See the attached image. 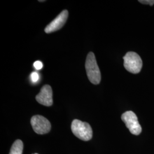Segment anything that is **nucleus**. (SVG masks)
<instances>
[{
	"label": "nucleus",
	"mask_w": 154,
	"mask_h": 154,
	"mask_svg": "<svg viewBox=\"0 0 154 154\" xmlns=\"http://www.w3.org/2000/svg\"><path fill=\"white\" fill-rule=\"evenodd\" d=\"M35 99L39 103L46 106H50L53 105V91L51 86L46 85H44L39 93Z\"/></svg>",
	"instance_id": "0eeeda50"
},
{
	"label": "nucleus",
	"mask_w": 154,
	"mask_h": 154,
	"mask_svg": "<svg viewBox=\"0 0 154 154\" xmlns=\"http://www.w3.org/2000/svg\"><path fill=\"white\" fill-rule=\"evenodd\" d=\"M69 13L67 10H64L57 16L54 20L47 25L45 29V33H50L54 32L63 26L68 18Z\"/></svg>",
	"instance_id": "423d86ee"
},
{
	"label": "nucleus",
	"mask_w": 154,
	"mask_h": 154,
	"mask_svg": "<svg viewBox=\"0 0 154 154\" xmlns=\"http://www.w3.org/2000/svg\"><path fill=\"white\" fill-rule=\"evenodd\" d=\"M30 123L33 130L37 134H45L51 130V124L44 116L38 115L33 116Z\"/></svg>",
	"instance_id": "39448f33"
},
{
	"label": "nucleus",
	"mask_w": 154,
	"mask_h": 154,
	"mask_svg": "<svg viewBox=\"0 0 154 154\" xmlns=\"http://www.w3.org/2000/svg\"><path fill=\"white\" fill-rule=\"evenodd\" d=\"M31 80L33 82L35 83L37 82L39 79L38 74L37 72H33L30 74Z\"/></svg>",
	"instance_id": "1a4fd4ad"
},
{
	"label": "nucleus",
	"mask_w": 154,
	"mask_h": 154,
	"mask_svg": "<svg viewBox=\"0 0 154 154\" xmlns=\"http://www.w3.org/2000/svg\"><path fill=\"white\" fill-rule=\"evenodd\" d=\"M85 68L89 81L94 85H98L101 80V74L93 52H90L87 55Z\"/></svg>",
	"instance_id": "f257e3e1"
},
{
	"label": "nucleus",
	"mask_w": 154,
	"mask_h": 154,
	"mask_svg": "<svg viewBox=\"0 0 154 154\" xmlns=\"http://www.w3.org/2000/svg\"><path fill=\"white\" fill-rule=\"evenodd\" d=\"M23 145L21 140H16L11 146L9 154H22Z\"/></svg>",
	"instance_id": "6e6552de"
},
{
	"label": "nucleus",
	"mask_w": 154,
	"mask_h": 154,
	"mask_svg": "<svg viewBox=\"0 0 154 154\" xmlns=\"http://www.w3.org/2000/svg\"><path fill=\"white\" fill-rule=\"evenodd\" d=\"M140 3L146 4V5H149L150 6L154 5V0H139L138 1Z\"/></svg>",
	"instance_id": "9b49d317"
},
{
	"label": "nucleus",
	"mask_w": 154,
	"mask_h": 154,
	"mask_svg": "<svg viewBox=\"0 0 154 154\" xmlns=\"http://www.w3.org/2000/svg\"></svg>",
	"instance_id": "f8f14e48"
},
{
	"label": "nucleus",
	"mask_w": 154,
	"mask_h": 154,
	"mask_svg": "<svg viewBox=\"0 0 154 154\" xmlns=\"http://www.w3.org/2000/svg\"><path fill=\"white\" fill-rule=\"evenodd\" d=\"M34 67H35V69L36 70H41L43 67V64H42V63L41 61H35L34 63Z\"/></svg>",
	"instance_id": "9d476101"
},
{
	"label": "nucleus",
	"mask_w": 154,
	"mask_h": 154,
	"mask_svg": "<svg viewBox=\"0 0 154 154\" xmlns=\"http://www.w3.org/2000/svg\"><path fill=\"white\" fill-rule=\"evenodd\" d=\"M122 120L125 123L130 132L133 135H138L142 132L138 118L136 114L131 111H128L123 113L121 116Z\"/></svg>",
	"instance_id": "20e7f679"
},
{
	"label": "nucleus",
	"mask_w": 154,
	"mask_h": 154,
	"mask_svg": "<svg viewBox=\"0 0 154 154\" xmlns=\"http://www.w3.org/2000/svg\"><path fill=\"white\" fill-rule=\"evenodd\" d=\"M72 132L77 138L84 141H88L93 137V130L87 122H83L78 119L72 122Z\"/></svg>",
	"instance_id": "f03ea898"
},
{
	"label": "nucleus",
	"mask_w": 154,
	"mask_h": 154,
	"mask_svg": "<svg viewBox=\"0 0 154 154\" xmlns=\"http://www.w3.org/2000/svg\"><path fill=\"white\" fill-rule=\"evenodd\" d=\"M124 67L128 72L138 74L140 72L143 63L140 56L137 53L129 51L123 57Z\"/></svg>",
	"instance_id": "7ed1b4c3"
}]
</instances>
